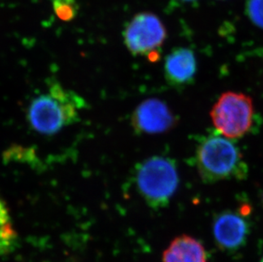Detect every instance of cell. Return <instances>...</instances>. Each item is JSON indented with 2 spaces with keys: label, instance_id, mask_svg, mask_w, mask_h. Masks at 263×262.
<instances>
[{
  "label": "cell",
  "instance_id": "1",
  "mask_svg": "<svg viewBox=\"0 0 263 262\" xmlns=\"http://www.w3.org/2000/svg\"><path fill=\"white\" fill-rule=\"evenodd\" d=\"M85 106L80 96L53 81L48 92L35 97L30 103L28 120L35 131L50 136L77 122Z\"/></svg>",
  "mask_w": 263,
  "mask_h": 262
},
{
  "label": "cell",
  "instance_id": "2",
  "mask_svg": "<svg viewBox=\"0 0 263 262\" xmlns=\"http://www.w3.org/2000/svg\"><path fill=\"white\" fill-rule=\"evenodd\" d=\"M197 170L204 183L243 179L248 173L239 149L228 138L210 136L197 148Z\"/></svg>",
  "mask_w": 263,
  "mask_h": 262
},
{
  "label": "cell",
  "instance_id": "3",
  "mask_svg": "<svg viewBox=\"0 0 263 262\" xmlns=\"http://www.w3.org/2000/svg\"><path fill=\"white\" fill-rule=\"evenodd\" d=\"M136 183L150 207L155 210L166 207L179 185L175 161L162 156L147 158L137 166Z\"/></svg>",
  "mask_w": 263,
  "mask_h": 262
},
{
  "label": "cell",
  "instance_id": "4",
  "mask_svg": "<svg viewBox=\"0 0 263 262\" xmlns=\"http://www.w3.org/2000/svg\"><path fill=\"white\" fill-rule=\"evenodd\" d=\"M254 111L252 99L247 95L225 92L211 109V121L225 138H241L251 130Z\"/></svg>",
  "mask_w": 263,
  "mask_h": 262
},
{
  "label": "cell",
  "instance_id": "5",
  "mask_svg": "<svg viewBox=\"0 0 263 262\" xmlns=\"http://www.w3.org/2000/svg\"><path fill=\"white\" fill-rule=\"evenodd\" d=\"M124 44L135 55H144L157 61L159 50L167 37L166 29L161 20L150 12L135 15L124 28Z\"/></svg>",
  "mask_w": 263,
  "mask_h": 262
},
{
  "label": "cell",
  "instance_id": "6",
  "mask_svg": "<svg viewBox=\"0 0 263 262\" xmlns=\"http://www.w3.org/2000/svg\"><path fill=\"white\" fill-rule=\"evenodd\" d=\"M135 130L142 134H161L171 130L176 119L169 106L156 98L145 100L137 106L132 115Z\"/></svg>",
  "mask_w": 263,
  "mask_h": 262
},
{
  "label": "cell",
  "instance_id": "7",
  "mask_svg": "<svg viewBox=\"0 0 263 262\" xmlns=\"http://www.w3.org/2000/svg\"><path fill=\"white\" fill-rule=\"evenodd\" d=\"M213 234L219 247L226 250H237L247 239L248 223L239 213L222 212L214 220Z\"/></svg>",
  "mask_w": 263,
  "mask_h": 262
},
{
  "label": "cell",
  "instance_id": "8",
  "mask_svg": "<svg viewBox=\"0 0 263 262\" xmlns=\"http://www.w3.org/2000/svg\"><path fill=\"white\" fill-rule=\"evenodd\" d=\"M196 72V57L190 49L177 48L165 58L164 75L172 86L189 85L194 81Z\"/></svg>",
  "mask_w": 263,
  "mask_h": 262
},
{
  "label": "cell",
  "instance_id": "9",
  "mask_svg": "<svg viewBox=\"0 0 263 262\" xmlns=\"http://www.w3.org/2000/svg\"><path fill=\"white\" fill-rule=\"evenodd\" d=\"M163 262H207V256L201 242L190 236L181 235L164 251Z\"/></svg>",
  "mask_w": 263,
  "mask_h": 262
},
{
  "label": "cell",
  "instance_id": "10",
  "mask_svg": "<svg viewBox=\"0 0 263 262\" xmlns=\"http://www.w3.org/2000/svg\"><path fill=\"white\" fill-rule=\"evenodd\" d=\"M17 244V235L13 228L5 202L0 198V255L12 252Z\"/></svg>",
  "mask_w": 263,
  "mask_h": 262
},
{
  "label": "cell",
  "instance_id": "11",
  "mask_svg": "<svg viewBox=\"0 0 263 262\" xmlns=\"http://www.w3.org/2000/svg\"><path fill=\"white\" fill-rule=\"evenodd\" d=\"M55 15L60 20L68 23L74 20L80 10L78 0H50Z\"/></svg>",
  "mask_w": 263,
  "mask_h": 262
},
{
  "label": "cell",
  "instance_id": "12",
  "mask_svg": "<svg viewBox=\"0 0 263 262\" xmlns=\"http://www.w3.org/2000/svg\"><path fill=\"white\" fill-rule=\"evenodd\" d=\"M246 13L251 23L263 29V0H246Z\"/></svg>",
  "mask_w": 263,
  "mask_h": 262
},
{
  "label": "cell",
  "instance_id": "13",
  "mask_svg": "<svg viewBox=\"0 0 263 262\" xmlns=\"http://www.w3.org/2000/svg\"><path fill=\"white\" fill-rule=\"evenodd\" d=\"M180 1H182V2H193V1H196V0H180Z\"/></svg>",
  "mask_w": 263,
  "mask_h": 262
},
{
  "label": "cell",
  "instance_id": "14",
  "mask_svg": "<svg viewBox=\"0 0 263 262\" xmlns=\"http://www.w3.org/2000/svg\"><path fill=\"white\" fill-rule=\"evenodd\" d=\"M261 262H263V259H262V260H261Z\"/></svg>",
  "mask_w": 263,
  "mask_h": 262
}]
</instances>
